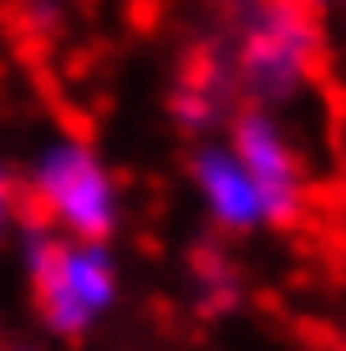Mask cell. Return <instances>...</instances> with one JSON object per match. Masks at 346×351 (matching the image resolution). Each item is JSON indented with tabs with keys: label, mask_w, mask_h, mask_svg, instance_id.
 Returning a JSON list of instances; mask_svg holds the SVG:
<instances>
[{
	"label": "cell",
	"mask_w": 346,
	"mask_h": 351,
	"mask_svg": "<svg viewBox=\"0 0 346 351\" xmlns=\"http://www.w3.org/2000/svg\"><path fill=\"white\" fill-rule=\"evenodd\" d=\"M21 265L31 275L41 326L66 341L102 326L123 295V275L107 239H71L46 219L21 229Z\"/></svg>",
	"instance_id": "6da1fadb"
},
{
	"label": "cell",
	"mask_w": 346,
	"mask_h": 351,
	"mask_svg": "<svg viewBox=\"0 0 346 351\" xmlns=\"http://www.w3.org/2000/svg\"><path fill=\"white\" fill-rule=\"evenodd\" d=\"M321 56L316 16L295 0H240L234 77L260 107H280L311 87Z\"/></svg>",
	"instance_id": "3957f363"
},
{
	"label": "cell",
	"mask_w": 346,
	"mask_h": 351,
	"mask_svg": "<svg viewBox=\"0 0 346 351\" xmlns=\"http://www.w3.org/2000/svg\"><path fill=\"white\" fill-rule=\"evenodd\" d=\"M295 5H306V10H316V5H326V0H295Z\"/></svg>",
	"instance_id": "9c48e42d"
},
{
	"label": "cell",
	"mask_w": 346,
	"mask_h": 351,
	"mask_svg": "<svg viewBox=\"0 0 346 351\" xmlns=\"http://www.w3.org/2000/svg\"><path fill=\"white\" fill-rule=\"evenodd\" d=\"M341 351H346V346H341Z\"/></svg>",
	"instance_id": "8fae6325"
},
{
	"label": "cell",
	"mask_w": 346,
	"mask_h": 351,
	"mask_svg": "<svg viewBox=\"0 0 346 351\" xmlns=\"http://www.w3.org/2000/svg\"><path fill=\"white\" fill-rule=\"evenodd\" d=\"M5 351H31V346H5Z\"/></svg>",
	"instance_id": "30bf717a"
},
{
	"label": "cell",
	"mask_w": 346,
	"mask_h": 351,
	"mask_svg": "<svg viewBox=\"0 0 346 351\" xmlns=\"http://www.w3.org/2000/svg\"><path fill=\"white\" fill-rule=\"evenodd\" d=\"M188 184H194L199 209L209 214V224H219L224 234H255L270 224L265 189L255 184V173L234 153V143H199L188 158Z\"/></svg>",
	"instance_id": "5b68a950"
},
{
	"label": "cell",
	"mask_w": 346,
	"mask_h": 351,
	"mask_svg": "<svg viewBox=\"0 0 346 351\" xmlns=\"http://www.w3.org/2000/svg\"><path fill=\"white\" fill-rule=\"evenodd\" d=\"M26 189L46 224L71 239H112L123 224V184L97 143L77 132H56L26 163Z\"/></svg>",
	"instance_id": "7a4b0ae2"
},
{
	"label": "cell",
	"mask_w": 346,
	"mask_h": 351,
	"mask_svg": "<svg viewBox=\"0 0 346 351\" xmlns=\"http://www.w3.org/2000/svg\"><path fill=\"white\" fill-rule=\"evenodd\" d=\"M16 229V168L0 158V239Z\"/></svg>",
	"instance_id": "52a82bcc"
},
{
	"label": "cell",
	"mask_w": 346,
	"mask_h": 351,
	"mask_svg": "<svg viewBox=\"0 0 346 351\" xmlns=\"http://www.w3.org/2000/svg\"><path fill=\"white\" fill-rule=\"evenodd\" d=\"M31 21H36V26H51V21H56V5H51V0H31Z\"/></svg>",
	"instance_id": "ba28073f"
},
{
	"label": "cell",
	"mask_w": 346,
	"mask_h": 351,
	"mask_svg": "<svg viewBox=\"0 0 346 351\" xmlns=\"http://www.w3.org/2000/svg\"><path fill=\"white\" fill-rule=\"evenodd\" d=\"M173 117H178V128H188V132H209L219 123V97L209 87H184L173 97Z\"/></svg>",
	"instance_id": "8992f818"
},
{
	"label": "cell",
	"mask_w": 346,
	"mask_h": 351,
	"mask_svg": "<svg viewBox=\"0 0 346 351\" xmlns=\"http://www.w3.org/2000/svg\"><path fill=\"white\" fill-rule=\"evenodd\" d=\"M230 143L255 173V184L265 189L270 224H295L306 214V199H311V178H306V158L295 148V138L285 132V123L255 102L230 123Z\"/></svg>",
	"instance_id": "277c9868"
}]
</instances>
